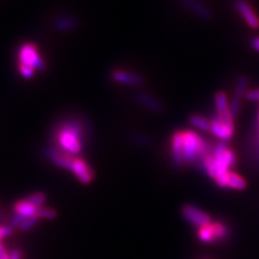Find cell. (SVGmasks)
<instances>
[{
  "mask_svg": "<svg viewBox=\"0 0 259 259\" xmlns=\"http://www.w3.org/2000/svg\"><path fill=\"white\" fill-rule=\"evenodd\" d=\"M236 162L234 152L227 147L225 143H220L214 146L212 151L202 161L200 168L215 180L216 177L228 172V168L236 165Z\"/></svg>",
  "mask_w": 259,
  "mask_h": 259,
  "instance_id": "obj_1",
  "label": "cell"
},
{
  "mask_svg": "<svg viewBox=\"0 0 259 259\" xmlns=\"http://www.w3.org/2000/svg\"><path fill=\"white\" fill-rule=\"evenodd\" d=\"M84 131L83 126L77 120L65 121L55 132V139L64 153L74 157L82 149Z\"/></svg>",
  "mask_w": 259,
  "mask_h": 259,
  "instance_id": "obj_2",
  "label": "cell"
},
{
  "mask_svg": "<svg viewBox=\"0 0 259 259\" xmlns=\"http://www.w3.org/2000/svg\"><path fill=\"white\" fill-rule=\"evenodd\" d=\"M214 146L193 131L184 132V161L190 164H201Z\"/></svg>",
  "mask_w": 259,
  "mask_h": 259,
  "instance_id": "obj_3",
  "label": "cell"
},
{
  "mask_svg": "<svg viewBox=\"0 0 259 259\" xmlns=\"http://www.w3.org/2000/svg\"><path fill=\"white\" fill-rule=\"evenodd\" d=\"M19 62L22 65H27L35 70L42 71L46 69V64L40 58L37 47L32 44L23 45L19 50Z\"/></svg>",
  "mask_w": 259,
  "mask_h": 259,
  "instance_id": "obj_4",
  "label": "cell"
},
{
  "mask_svg": "<svg viewBox=\"0 0 259 259\" xmlns=\"http://www.w3.org/2000/svg\"><path fill=\"white\" fill-rule=\"evenodd\" d=\"M182 215L192 226L202 228L210 224V217L203 210L193 204H186L182 207Z\"/></svg>",
  "mask_w": 259,
  "mask_h": 259,
  "instance_id": "obj_5",
  "label": "cell"
},
{
  "mask_svg": "<svg viewBox=\"0 0 259 259\" xmlns=\"http://www.w3.org/2000/svg\"><path fill=\"white\" fill-rule=\"evenodd\" d=\"M215 183L218 187L225 189L243 190L246 188V182L244 178H242L240 175L229 171L216 177Z\"/></svg>",
  "mask_w": 259,
  "mask_h": 259,
  "instance_id": "obj_6",
  "label": "cell"
},
{
  "mask_svg": "<svg viewBox=\"0 0 259 259\" xmlns=\"http://www.w3.org/2000/svg\"><path fill=\"white\" fill-rule=\"evenodd\" d=\"M233 5L234 8H236V10L240 13L242 18L244 19V21L250 28H259V18L253 11V9L250 8L246 0H233Z\"/></svg>",
  "mask_w": 259,
  "mask_h": 259,
  "instance_id": "obj_7",
  "label": "cell"
},
{
  "mask_svg": "<svg viewBox=\"0 0 259 259\" xmlns=\"http://www.w3.org/2000/svg\"><path fill=\"white\" fill-rule=\"evenodd\" d=\"M209 131L212 134L222 141H228L230 140L233 132H234V125H229L220 119L217 115L213 117L212 121H210Z\"/></svg>",
  "mask_w": 259,
  "mask_h": 259,
  "instance_id": "obj_8",
  "label": "cell"
},
{
  "mask_svg": "<svg viewBox=\"0 0 259 259\" xmlns=\"http://www.w3.org/2000/svg\"><path fill=\"white\" fill-rule=\"evenodd\" d=\"M180 3L202 20L210 21L213 19L212 11L200 0H180Z\"/></svg>",
  "mask_w": 259,
  "mask_h": 259,
  "instance_id": "obj_9",
  "label": "cell"
},
{
  "mask_svg": "<svg viewBox=\"0 0 259 259\" xmlns=\"http://www.w3.org/2000/svg\"><path fill=\"white\" fill-rule=\"evenodd\" d=\"M215 104L217 109V116L223 122L233 125V119L229 111V105L227 103V97L224 92H217L215 94Z\"/></svg>",
  "mask_w": 259,
  "mask_h": 259,
  "instance_id": "obj_10",
  "label": "cell"
},
{
  "mask_svg": "<svg viewBox=\"0 0 259 259\" xmlns=\"http://www.w3.org/2000/svg\"><path fill=\"white\" fill-rule=\"evenodd\" d=\"M184 132H175L172 137V160L176 167H182L184 163Z\"/></svg>",
  "mask_w": 259,
  "mask_h": 259,
  "instance_id": "obj_11",
  "label": "cell"
},
{
  "mask_svg": "<svg viewBox=\"0 0 259 259\" xmlns=\"http://www.w3.org/2000/svg\"><path fill=\"white\" fill-rule=\"evenodd\" d=\"M71 172L77 176L78 180L82 184L91 183V181L93 180V176H94L91 167L81 159L74 160V165H72Z\"/></svg>",
  "mask_w": 259,
  "mask_h": 259,
  "instance_id": "obj_12",
  "label": "cell"
},
{
  "mask_svg": "<svg viewBox=\"0 0 259 259\" xmlns=\"http://www.w3.org/2000/svg\"><path fill=\"white\" fill-rule=\"evenodd\" d=\"M53 26L56 30L62 32H69L75 30L79 26V21L75 16L61 15L58 16L53 22Z\"/></svg>",
  "mask_w": 259,
  "mask_h": 259,
  "instance_id": "obj_13",
  "label": "cell"
},
{
  "mask_svg": "<svg viewBox=\"0 0 259 259\" xmlns=\"http://www.w3.org/2000/svg\"><path fill=\"white\" fill-rule=\"evenodd\" d=\"M111 79L118 83H123L128 85H139L142 83V78L139 75L134 74V72L124 70L112 71Z\"/></svg>",
  "mask_w": 259,
  "mask_h": 259,
  "instance_id": "obj_14",
  "label": "cell"
},
{
  "mask_svg": "<svg viewBox=\"0 0 259 259\" xmlns=\"http://www.w3.org/2000/svg\"><path fill=\"white\" fill-rule=\"evenodd\" d=\"M137 100H139V102L143 105L145 108H147L148 110H150L152 112H161L162 110H163V106H162V104L157 99L152 97L148 93L140 92L139 94H137Z\"/></svg>",
  "mask_w": 259,
  "mask_h": 259,
  "instance_id": "obj_15",
  "label": "cell"
},
{
  "mask_svg": "<svg viewBox=\"0 0 259 259\" xmlns=\"http://www.w3.org/2000/svg\"><path fill=\"white\" fill-rule=\"evenodd\" d=\"M246 147L249 149V155L254 163L259 165V126L256 125L255 132L250 134L246 140Z\"/></svg>",
  "mask_w": 259,
  "mask_h": 259,
  "instance_id": "obj_16",
  "label": "cell"
},
{
  "mask_svg": "<svg viewBox=\"0 0 259 259\" xmlns=\"http://www.w3.org/2000/svg\"><path fill=\"white\" fill-rule=\"evenodd\" d=\"M13 212L14 214H19L24 217H30V216H35L37 215L38 208L30 204L27 200H21L19 202H16L13 206Z\"/></svg>",
  "mask_w": 259,
  "mask_h": 259,
  "instance_id": "obj_17",
  "label": "cell"
},
{
  "mask_svg": "<svg viewBox=\"0 0 259 259\" xmlns=\"http://www.w3.org/2000/svg\"><path fill=\"white\" fill-rule=\"evenodd\" d=\"M74 160H75L74 157L67 155V153L62 152L61 155H59L58 157H55L52 160V162L56 166L65 168V169H68V171H71L72 165H74Z\"/></svg>",
  "mask_w": 259,
  "mask_h": 259,
  "instance_id": "obj_18",
  "label": "cell"
},
{
  "mask_svg": "<svg viewBox=\"0 0 259 259\" xmlns=\"http://www.w3.org/2000/svg\"><path fill=\"white\" fill-rule=\"evenodd\" d=\"M247 85H248V78L245 76L239 77L236 84V89H234V96L238 97V99H242V97L246 94Z\"/></svg>",
  "mask_w": 259,
  "mask_h": 259,
  "instance_id": "obj_19",
  "label": "cell"
},
{
  "mask_svg": "<svg viewBox=\"0 0 259 259\" xmlns=\"http://www.w3.org/2000/svg\"><path fill=\"white\" fill-rule=\"evenodd\" d=\"M189 122L199 130H203V131H209V125L210 122L208 120H206L205 118L198 116V115H192L189 118Z\"/></svg>",
  "mask_w": 259,
  "mask_h": 259,
  "instance_id": "obj_20",
  "label": "cell"
},
{
  "mask_svg": "<svg viewBox=\"0 0 259 259\" xmlns=\"http://www.w3.org/2000/svg\"><path fill=\"white\" fill-rule=\"evenodd\" d=\"M25 200H27L30 204L36 206L37 208L42 207L45 202H46V196L42 192H36L30 194L29 197H27Z\"/></svg>",
  "mask_w": 259,
  "mask_h": 259,
  "instance_id": "obj_21",
  "label": "cell"
},
{
  "mask_svg": "<svg viewBox=\"0 0 259 259\" xmlns=\"http://www.w3.org/2000/svg\"><path fill=\"white\" fill-rule=\"evenodd\" d=\"M39 221V216L38 215H35V216H30L28 218H26L25 221H24V223L21 225L20 227V230L22 231H28L30 230L32 227H34Z\"/></svg>",
  "mask_w": 259,
  "mask_h": 259,
  "instance_id": "obj_22",
  "label": "cell"
},
{
  "mask_svg": "<svg viewBox=\"0 0 259 259\" xmlns=\"http://www.w3.org/2000/svg\"><path fill=\"white\" fill-rule=\"evenodd\" d=\"M37 215L39 216V218H45V220H53V218L56 217L55 210L48 207H44V206L38 208Z\"/></svg>",
  "mask_w": 259,
  "mask_h": 259,
  "instance_id": "obj_23",
  "label": "cell"
},
{
  "mask_svg": "<svg viewBox=\"0 0 259 259\" xmlns=\"http://www.w3.org/2000/svg\"><path fill=\"white\" fill-rule=\"evenodd\" d=\"M240 107H241V99H238V97L234 96L229 105V111H230V115H231L232 119H234L238 116V113L240 111Z\"/></svg>",
  "mask_w": 259,
  "mask_h": 259,
  "instance_id": "obj_24",
  "label": "cell"
},
{
  "mask_svg": "<svg viewBox=\"0 0 259 259\" xmlns=\"http://www.w3.org/2000/svg\"><path fill=\"white\" fill-rule=\"evenodd\" d=\"M19 68H20V74L26 79H31L32 77H34L36 70L30 67V66H27V65H22V64H19Z\"/></svg>",
  "mask_w": 259,
  "mask_h": 259,
  "instance_id": "obj_25",
  "label": "cell"
},
{
  "mask_svg": "<svg viewBox=\"0 0 259 259\" xmlns=\"http://www.w3.org/2000/svg\"><path fill=\"white\" fill-rule=\"evenodd\" d=\"M12 232H13V228L11 226H5V225L0 226V240L9 237Z\"/></svg>",
  "mask_w": 259,
  "mask_h": 259,
  "instance_id": "obj_26",
  "label": "cell"
},
{
  "mask_svg": "<svg viewBox=\"0 0 259 259\" xmlns=\"http://www.w3.org/2000/svg\"><path fill=\"white\" fill-rule=\"evenodd\" d=\"M245 97H246L248 101L259 102V89H256V90L247 91L246 94H245Z\"/></svg>",
  "mask_w": 259,
  "mask_h": 259,
  "instance_id": "obj_27",
  "label": "cell"
},
{
  "mask_svg": "<svg viewBox=\"0 0 259 259\" xmlns=\"http://www.w3.org/2000/svg\"><path fill=\"white\" fill-rule=\"evenodd\" d=\"M133 140L135 141L136 144H139V145H147V144H149V140H148L147 136L136 135Z\"/></svg>",
  "mask_w": 259,
  "mask_h": 259,
  "instance_id": "obj_28",
  "label": "cell"
},
{
  "mask_svg": "<svg viewBox=\"0 0 259 259\" xmlns=\"http://www.w3.org/2000/svg\"><path fill=\"white\" fill-rule=\"evenodd\" d=\"M10 259H22V254L19 249H13L10 253Z\"/></svg>",
  "mask_w": 259,
  "mask_h": 259,
  "instance_id": "obj_29",
  "label": "cell"
},
{
  "mask_svg": "<svg viewBox=\"0 0 259 259\" xmlns=\"http://www.w3.org/2000/svg\"><path fill=\"white\" fill-rule=\"evenodd\" d=\"M250 46H252L256 51L259 52V37H255L250 40Z\"/></svg>",
  "mask_w": 259,
  "mask_h": 259,
  "instance_id": "obj_30",
  "label": "cell"
},
{
  "mask_svg": "<svg viewBox=\"0 0 259 259\" xmlns=\"http://www.w3.org/2000/svg\"><path fill=\"white\" fill-rule=\"evenodd\" d=\"M5 220V214L3 212V208L0 206V222H3Z\"/></svg>",
  "mask_w": 259,
  "mask_h": 259,
  "instance_id": "obj_31",
  "label": "cell"
}]
</instances>
